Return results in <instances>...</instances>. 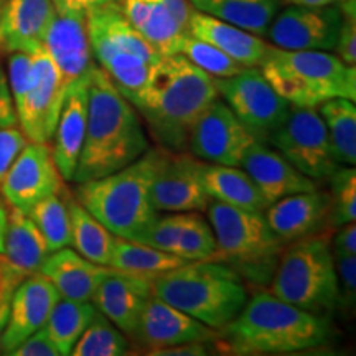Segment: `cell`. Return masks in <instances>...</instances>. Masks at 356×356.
I'll return each instance as SVG.
<instances>
[{"label": "cell", "mask_w": 356, "mask_h": 356, "mask_svg": "<svg viewBox=\"0 0 356 356\" xmlns=\"http://www.w3.org/2000/svg\"><path fill=\"white\" fill-rule=\"evenodd\" d=\"M149 149L137 109L95 63L89 71L86 134L73 180L83 184L121 170Z\"/></svg>", "instance_id": "6da1fadb"}, {"label": "cell", "mask_w": 356, "mask_h": 356, "mask_svg": "<svg viewBox=\"0 0 356 356\" xmlns=\"http://www.w3.org/2000/svg\"><path fill=\"white\" fill-rule=\"evenodd\" d=\"M220 97L216 79L175 53L160 58L137 108L159 147L181 152L200 115Z\"/></svg>", "instance_id": "7a4b0ae2"}, {"label": "cell", "mask_w": 356, "mask_h": 356, "mask_svg": "<svg viewBox=\"0 0 356 356\" xmlns=\"http://www.w3.org/2000/svg\"><path fill=\"white\" fill-rule=\"evenodd\" d=\"M220 337L236 355H287L327 345L332 327L320 314L257 292Z\"/></svg>", "instance_id": "3957f363"}, {"label": "cell", "mask_w": 356, "mask_h": 356, "mask_svg": "<svg viewBox=\"0 0 356 356\" xmlns=\"http://www.w3.org/2000/svg\"><path fill=\"white\" fill-rule=\"evenodd\" d=\"M150 286L159 299L220 332L249 299L241 275L218 261H186L155 275Z\"/></svg>", "instance_id": "277c9868"}, {"label": "cell", "mask_w": 356, "mask_h": 356, "mask_svg": "<svg viewBox=\"0 0 356 356\" xmlns=\"http://www.w3.org/2000/svg\"><path fill=\"white\" fill-rule=\"evenodd\" d=\"M167 149L155 147L109 175L78 184L76 200L114 236L137 241L159 216L150 184Z\"/></svg>", "instance_id": "5b68a950"}, {"label": "cell", "mask_w": 356, "mask_h": 356, "mask_svg": "<svg viewBox=\"0 0 356 356\" xmlns=\"http://www.w3.org/2000/svg\"><path fill=\"white\" fill-rule=\"evenodd\" d=\"M86 25L95 63L137 109L162 56L126 19L119 0L89 10Z\"/></svg>", "instance_id": "8992f818"}, {"label": "cell", "mask_w": 356, "mask_h": 356, "mask_svg": "<svg viewBox=\"0 0 356 356\" xmlns=\"http://www.w3.org/2000/svg\"><path fill=\"white\" fill-rule=\"evenodd\" d=\"M259 68L293 108H318L335 97L356 99V68L332 51L282 50L270 44Z\"/></svg>", "instance_id": "52a82bcc"}, {"label": "cell", "mask_w": 356, "mask_h": 356, "mask_svg": "<svg viewBox=\"0 0 356 356\" xmlns=\"http://www.w3.org/2000/svg\"><path fill=\"white\" fill-rule=\"evenodd\" d=\"M208 222L216 238L211 261L222 262L256 286H269L284 246L267 225L264 211L243 210L211 200Z\"/></svg>", "instance_id": "ba28073f"}, {"label": "cell", "mask_w": 356, "mask_h": 356, "mask_svg": "<svg viewBox=\"0 0 356 356\" xmlns=\"http://www.w3.org/2000/svg\"><path fill=\"white\" fill-rule=\"evenodd\" d=\"M269 292L300 309L320 314L340 302V287L328 234L318 233L284 246Z\"/></svg>", "instance_id": "9c48e42d"}, {"label": "cell", "mask_w": 356, "mask_h": 356, "mask_svg": "<svg viewBox=\"0 0 356 356\" xmlns=\"http://www.w3.org/2000/svg\"><path fill=\"white\" fill-rule=\"evenodd\" d=\"M215 79L220 97L229 106L238 121L252 139L267 144L292 106L274 91L261 68H246L231 78Z\"/></svg>", "instance_id": "30bf717a"}, {"label": "cell", "mask_w": 356, "mask_h": 356, "mask_svg": "<svg viewBox=\"0 0 356 356\" xmlns=\"http://www.w3.org/2000/svg\"><path fill=\"white\" fill-rule=\"evenodd\" d=\"M304 175L322 180L338 167L327 127L317 108H291L284 122L267 140Z\"/></svg>", "instance_id": "8fae6325"}, {"label": "cell", "mask_w": 356, "mask_h": 356, "mask_svg": "<svg viewBox=\"0 0 356 356\" xmlns=\"http://www.w3.org/2000/svg\"><path fill=\"white\" fill-rule=\"evenodd\" d=\"M50 252L29 213L7 207V225L0 249V302L10 304L22 280L38 273Z\"/></svg>", "instance_id": "7c38bea8"}, {"label": "cell", "mask_w": 356, "mask_h": 356, "mask_svg": "<svg viewBox=\"0 0 356 356\" xmlns=\"http://www.w3.org/2000/svg\"><path fill=\"white\" fill-rule=\"evenodd\" d=\"M207 162L186 150H165L150 184V202L157 211H204L211 198L202 175Z\"/></svg>", "instance_id": "4fadbf2b"}, {"label": "cell", "mask_w": 356, "mask_h": 356, "mask_svg": "<svg viewBox=\"0 0 356 356\" xmlns=\"http://www.w3.org/2000/svg\"><path fill=\"white\" fill-rule=\"evenodd\" d=\"M32 68L29 91L15 108L17 119L22 132L30 142L50 144L66 88L61 81L60 71L43 48L32 53Z\"/></svg>", "instance_id": "5bb4252c"}, {"label": "cell", "mask_w": 356, "mask_h": 356, "mask_svg": "<svg viewBox=\"0 0 356 356\" xmlns=\"http://www.w3.org/2000/svg\"><path fill=\"white\" fill-rule=\"evenodd\" d=\"M341 25L338 6H284L267 30L270 44L282 50L333 51Z\"/></svg>", "instance_id": "9a60e30c"}, {"label": "cell", "mask_w": 356, "mask_h": 356, "mask_svg": "<svg viewBox=\"0 0 356 356\" xmlns=\"http://www.w3.org/2000/svg\"><path fill=\"white\" fill-rule=\"evenodd\" d=\"M254 142L221 97L200 115L188 137L190 154L207 163L241 165L243 155Z\"/></svg>", "instance_id": "2e32d148"}, {"label": "cell", "mask_w": 356, "mask_h": 356, "mask_svg": "<svg viewBox=\"0 0 356 356\" xmlns=\"http://www.w3.org/2000/svg\"><path fill=\"white\" fill-rule=\"evenodd\" d=\"M63 188V178L53 160L51 147L42 142H26L0 181V197L7 207L29 211L42 198Z\"/></svg>", "instance_id": "e0dca14e"}, {"label": "cell", "mask_w": 356, "mask_h": 356, "mask_svg": "<svg viewBox=\"0 0 356 356\" xmlns=\"http://www.w3.org/2000/svg\"><path fill=\"white\" fill-rule=\"evenodd\" d=\"M132 338L149 350L150 355L157 350L190 341H213L220 338V332L207 327L152 293L142 310Z\"/></svg>", "instance_id": "ac0fdd59"}, {"label": "cell", "mask_w": 356, "mask_h": 356, "mask_svg": "<svg viewBox=\"0 0 356 356\" xmlns=\"http://www.w3.org/2000/svg\"><path fill=\"white\" fill-rule=\"evenodd\" d=\"M60 293L43 274L35 273L22 280L10 299L8 318L0 337V353L10 355L25 338L47 322Z\"/></svg>", "instance_id": "d6986e66"}, {"label": "cell", "mask_w": 356, "mask_h": 356, "mask_svg": "<svg viewBox=\"0 0 356 356\" xmlns=\"http://www.w3.org/2000/svg\"><path fill=\"white\" fill-rule=\"evenodd\" d=\"M42 48L60 71L65 88L95 66L86 15L81 13H55L43 37Z\"/></svg>", "instance_id": "ffe728a7"}, {"label": "cell", "mask_w": 356, "mask_h": 356, "mask_svg": "<svg viewBox=\"0 0 356 356\" xmlns=\"http://www.w3.org/2000/svg\"><path fill=\"white\" fill-rule=\"evenodd\" d=\"M330 197L320 188L289 195L270 203L264 218L282 244L322 233L328 226Z\"/></svg>", "instance_id": "44dd1931"}, {"label": "cell", "mask_w": 356, "mask_h": 356, "mask_svg": "<svg viewBox=\"0 0 356 356\" xmlns=\"http://www.w3.org/2000/svg\"><path fill=\"white\" fill-rule=\"evenodd\" d=\"M150 279L152 277L122 273L111 267L109 274L101 280L96 292L92 293V305L124 335L132 337L142 310L152 296Z\"/></svg>", "instance_id": "7402d4cb"}, {"label": "cell", "mask_w": 356, "mask_h": 356, "mask_svg": "<svg viewBox=\"0 0 356 356\" xmlns=\"http://www.w3.org/2000/svg\"><path fill=\"white\" fill-rule=\"evenodd\" d=\"M239 167L251 177L269 204L289 195L318 188L317 180L304 175L274 147L257 140L244 152Z\"/></svg>", "instance_id": "603a6c76"}, {"label": "cell", "mask_w": 356, "mask_h": 356, "mask_svg": "<svg viewBox=\"0 0 356 356\" xmlns=\"http://www.w3.org/2000/svg\"><path fill=\"white\" fill-rule=\"evenodd\" d=\"M91 71V70H89ZM89 71L71 83L65 91L63 104L53 132L51 154L63 180H73L81 154L88 121Z\"/></svg>", "instance_id": "cb8c5ba5"}, {"label": "cell", "mask_w": 356, "mask_h": 356, "mask_svg": "<svg viewBox=\"0 0 356 356\" xmlns=\"http://www.w3.org/2000/svg\"><path fill=\"white\" fill-rule=\"evenodd\" d=\"M55 13L51 0H6L0 17L2 53H33L42 48Z\"/></svg>", "instance_id": "d4e9b609"}, {"label": "cell", "mask_w": 356, "mask_h": 356, "mask_svg": "<svg viewBox=\"0 0 356 356\" xmlns=\"http://www.w3.org/2000/svg\"><path fill=\"white\" fill-rule=\"evenodd\" d=\"M109 270V266L96 264L74 249L61 248L48 254L38 273L50 280L61 299L88 302Z\"/></svg>", "instance_id": "484cf974"}, {"label": "cell", "mask_w": 356, "mask_h": 356, "mask_svg": "<svg viewBox=\"0 0 356 356\" xmlns=\"http://www.w3.org/2000/svg\"><path fill=\"white\" fill-rule=\"evenodd\" d=\"M188 30L190 35L213 44L246 68H259L270 48L262 37L200 10L191 13Z\"/></svg>", "instance_id": "4316f807"}, {"label": "cell", "mask_w": 356, "mask_h": 356, "mask_svg": "<svg viewBox=\"0 0 356 356\" xmlns=\"http://www.w3.org/2000/svg\"><path fill=\"white\" fill-rule=\"evenodd\" d=\"M119 6L134 29L160 56L180 53L181 43L190 32L160 0H119Z\"/></svg>", "instance_id": "83f0119b"}, {"label": "cell", "mask_w": 356, "mask_h": 356, "mask_svg": "<svg viewBox=\"0 0 356 356\" xmlns=\"http://www.w3.org/2000/svg\"><path fill=\"white\" fill-rule=\"evenodd\" d=\"M202 181L208 197L216 202L252 211H266L269 207L251 177L239 167L207 163Z\"/></svg>", "instance_id": "f1b7e54d"}, {"label": "cell", "mask_w": 356, "mask_h": 356, "mask_svg": "<svg viewBox=\"0 0 356 356\" xmlns=\"http://www.w3.org/2000/svg\"><path fill=\"white\" fill-rule=\"evenodd\" d=\"M195 10L216 17L226 24L266 37L282 0H190Z\"/></svg>", "instance_id": "f546056e"}, {"label": "cell", "mask_w": 356, "mask_h": 356, "mask_svg": "<svg viewBox=\"0 0 356 356\" xmlns=\"http://www.w3.org/2000/svg\"><path fill=\"white\" fill-rule=\"evenodd\" d=\"M65 198L71 228L70 246L96 264L109 266L115 236L99 220H96L76 198L71 197L68 190Z\"/></svg>", "instance_id": "4dcf8cb0"}, {"label": "cell", "mask_w": 356, "mask_h": 356, "mask_svg": "<svg viewBox=\"0 0 356 356\" xmlns=\"http://www.w3.org/2000/svg\"><path fill=\"white\" fill-rule=\"evenodd\" d=\"M328 140H330L332 155L337 165H355L356 163V108L355 101L345 97L325 101L318 106Z\"/></svg>", "instance_id": "1f68e13d"}, {"label": "cell", "mask_w": 356, "mask_h": 356, "mask_svg": "<svg viewBox=\"0 0 356 356\" xmlns=\"http://www.w3.org/2000/svg\"><path fill=\"white\" fill-rule=\"evenodd\" d=\"M96 307L91 300L78 302L61 299L53 307L43 328L60 351V356H70L73 346L91 323Z\"/></svg>", "instance_id": "d6a6232c"}, {"label": "cell", "mask_w": 356, "mask_h": 356, "mask_svg": "<svg viewBox=\"0 0 356 356\" xmlns=\"http://www.w3.org/2000/svg\"><path fill=\"white\" fill-rule=\"evenodd\" d=\"M185 259L170 254V252L115 236L109 267L115 270H122V273L155 277V275L185 264Z\"/></svg>", "instance_id": "836d02e7"}, {"label": "cell", "mask_w": 356, "mask_h": 356, "mask_svg": "<svg viewBox=\"0 0 356 356\" xmlns=\"http://www.w3.org/2000/svg\"><path fill=\"white\" fill-rule=\"evenodd\" d=\"M65 195L66 188L58 191V193L48 195L26 211L37 225L51 252L70 246L71 241L70 215Z\"/></svg>", "instance_id": "e575fe53"}, {"label": "cell", "mask_w": 356, "mask_h": 356, "mask_svg": "<svg viewBox=\"0 0 356 356\" xmlns=\"http://www.w3.org/2000/svg\"><path fill=\"white\" fill-rule=\"evenodd\" d=\"M73 356H122L129 355V343L124 333L96 310L91 323L81 333L71 350Z\"/></svg>", "instance_id": "d590c367"}, {"label": "cell", "mask_w": 356, "mask_h": 356, "mask_svg": "<svg viewBox=\"0 0 356 356\" xmlns=\"http://www.w3.org/2000/svg\"><path fill=\"white\" fill-rule=\"evenodd\" d=\"M216 238L208 220L200 211H184V225L175 248V256L185 261H211Z\"/></svg>", "instance_id": "8d00e7d4"}, {"label": "cell", "mask_w": 356, "mask_h": 356, "mask_svg": "<svg viewBox=\"0 0 356 356\" xmlns=\"http://www.w3.org/2000/svg\"><path fill=\"white\" fill-rule=\"evenodd\" d=\"M330 180V211L328 226L338 228L356 221V170L353 165H338L328 177Z\"/></svg>", "instance_id": "74e56055"}, {"label": "cell", "mask_w": 356, "mask_h": 356, "mask_svg": "<svg viewBox=\"0 0 356 356\" xmlns=\"http://www.w3.org/2000/svg\"><path fill=\"white\" fill-rule=\"evenodd\" d=\"M180 53L188 58L191 63L202 68L204 73L211 74L213 78H231L246 70V66L239 65L238 61L225 55L216 47L204 42V40L193 37V35H186L184 43H181Z\"/></svg>", "instance_id": "f35d334b"}, {"label": "cell", "mask_w": 356, "mask_h": 356, "mask_svg": "<svg viewBox=\"0 0 356 356\" xmlns=\"http://www.w3.org/2000/svg\"><path fill=\"white\" fill-rule=\"evenodd\" d=\"M181 225H184V211L172 213V215L165 216H157L150 222L149 228L139 236V239L136 243L147 244V246L157 248L160 251L175 254Z\"/></svg>", "instance_id": "ab89813d"}, {"label": "cell", "mask_w": 356, "mask_h": 356, "mask_svg": "<svg viewBox=\"0 0 356 356\" xmlns=\"http://www.w3.org/2000/svg\"><path fill=\"white\" fill-rule=\"evenodd\" d=\"M341 25L335 44V55L346 65H356V0H341Z\"/></svg>", "instance_id": "60d3db41"}, {"label": "cell", "mask_w": 356, "mask_h": 356, "mask_svg": "<svg viewBox=\"0 0 356 356\" xmlns=\"http://www.w3.org/2000/svg\"><path fill=\"white\" fill-rule=\"evenodd\" d=\"M32 53L13 51L8 53V86L15 102V108L24 99L32 83Z\"/></svg>", "instance_id": "b9f144b4"}, {"label": "cell", "mask_w": 356, "mask_h": 356, "mask_svg": "<svg viewBox=\"0 0 356 356\" xmlns=\"http://www.w3.org/2000/svg\"><path fill=\"white\" fill-rule=\"evenodd\" d=\"M29 139L17 126L0 127V181L7 175L8 168L19 157Z\"/></svg>", "instance_id": "7bdbcfd3"}, {"label": "cell", "mask_w": 356, "mask_h": 356, "mask_svg": "<svg viewBox=\"0 0 356 356\" xmlns=\"http://www.w3.org/2000/svg\"><path fill=\"white\" fill-rule=\"evenodd\" d=\"M333 261L340 287V300L343 299L346 305H353L356 299V256L333 252Z\"/></svg>", "instance_id": "ee69618b"}, {"label": "cell", "mask_w": 356, "mask_h": 356, "mask_svg": "<svg viewBox=\"0 0 356 356\" xmlns=\"http://www.w3.org/2000/svg\"><path fill=\"white\" fill-rule=\"evenodd\" d=\"M8 356H60V351L42 327L25 338Z\"/></svg>", "instance_id": "f6af8a7d"}, {"label": "cell", "mask_w": 356, "mask_h": 356, "mask_svg": "<svg viewBox=\"0 0 356 356\" xmlns=\"http://www.w3.org/2000/svg\"><path fill=\"white\" fill-rule=\"evenodd\" d=\"M17 124H19V119H17L15 102H13L10 86H8L7 73L0 65V127H10Z\"/></svg>", "instance_id": "bcb514c9"}, {"label": "cell", "mask_w": 356, "mask_h": 356, "mask_svg": "<svg viewBox=\"0 0 356 356\" xmlns=\"http://www.w3.org/2000/svg\"><path fill=\"white\" fill-rule=\"evenodd\" d=\"M332 252L337 254H351L356 256V226L353 222L338 226L337 234L333 236V241L330 243Z\"/></svg>", "instance_id": "7dc6e473"}, {"label": "cell", "mask_w": 356, "mask_h": 356, "mask_svg": "<svg viewBox=\"0 0 356 356\" xmlns=\"http://www.w3.org/2000/svg\"><path fill=\"white\" fill-rule=\"evenodd\" d=\"M51 2L56 13H81V15H86L92 8L118 2V0H51Z\"/></svg>", "instance_id": "c3c4849f"}, {"label": "cell", "mask_w": 356, "mask_h": 356, "mask_svg": "<svg viewBox=\"0 0 356 356\" xmlns=\"http://www.w3.org/2000/svg\"><path fill=\"white\" fill-rule=\"evenodd\" d=\"M154 356H203L208 355L207 341H190V343H180L170 348H162L150 353Z\"/></svg>", "instance_id": "681fc988"}, {"label": "cell", "mask_w": 356, "mask_h": 356, "mask_svg": "<svg viewBox=\"0 0 356 356\" xmlns=\"http://www.w3.org/2000/svg\"><path fill=\"white\" fill-rule=\"evenodd\" d=\"M341 0H282L284 6H305V7H327L338 6Z\"/></svg>", "instance_id": "f907efd6"}, {"label": "cell", "mask_w": 356, "mask_h": 356, "mask_svg": "<svg viewBox=\"0 0 356 356\" xmlns=\"http://www.w3.org/2000/svg\"><path fill=\"white\" fill-rule=\"evenodd\" d=\"M6 225H7V203L3 202L2 197H0V249H2L3 231H6Z\"/></svg>", "instance_id": "816d5d0a"}, {"label": "cell", "mask_w": 356, "mask_h": 356, "mask_svg": "<svg viewBox=\"0 0 356 356\" xmlns=\"http://www.w3.org/2000/svg\"><path fill=\"white\" fill-rule=\"evenodd\" d=\"M8 310H10V304H0V337H2L3 328H6V323L8 318Z\"/></svg>", "instance_id": "f5cc1de1"}, {"label": "cell", "mask_w": 356, "mask_h": 356, "mask_svg": "<svg viewBox=\"0 0 356 356\" xmlns=\"http://www.w3.org/2000/svg\"><path fill=\"white\" fill-rule=\"evenodd\" d=\"M3 7H6V0H0V17H2V12H3Z\"/></svg>", "instance_id": "db71d44e"}, {"label": "cell", "mask_w": 356, "mask_h": 356, "mask_svg": "<svg viewBox=\"0 0 356 356\" xmlns=\"http://www.w3.org/2000/svg\"><path fill=\"white\" fill-rule=\"evenodd\" d=\"M0 55H2V43H0Z\"/></svg>", "instance_id": "11a10c76"}]
</instances>
